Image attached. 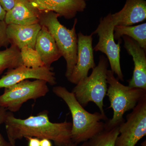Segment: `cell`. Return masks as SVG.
<instances>
[{"label":"cell","instance_id":"6da1fadb","mask_svg":"<svg viewBox=\"0 0 146 146\" xmlns=\"http://www.w3.org/2000/svg\"><path fill=\"white\" fill-rule=\"evenodd\" d=\"M46 110L36 116H31L25 119H18L13 112H7L4 123L9 141L16 143L24 138L35 137L47 138L53 141L56 146H67L72 143L71 137L72 123L65 121L52 123Z\"/></svg>","mask_w":146,"mask_h":146},{"label":"cell","instance_id":"7a4b0ae2","mask_svg":"<svg viewBox=\"0 0 146 146\" xmlns=\"http://www.w3.org/2000/svg\"><path fill=\"white\" fill-rule=\"evenodd\" d=\"M52 91L68 106L72 118L71 137L72 142L79 145L89 141L104 130L107 121L106 115L101 112L91 113L86 111L78 101L74 94L65 87L55 86Z\"/></svg>","mask_w":146,"mask_h":146},{"label":"cell","instance_id":"3957f363","mask_svg":"<svg viewBox=\"0 0 146 146\" xmlns=\"http://www.w3.org/2000/svg\"><path fill=\"white\" fill-rule=\"evenodd\" d=\"M60 16L51 11H41L39 24L48 29L54 39L66 62L65 76L69 78L77 62L78 35L76 33L77 19H75L72 29L67 28L58 21Z\"/></svg>","mask_w":146,"mask_h":146},{"label":"cell","instance_id":"277c9868","mask_svg":"<svg viewBox=\"0 0 146 146\" xmlns=\"http://www.w3.org/2000/svg\"><path fill=\"white\" fill-rule=\"evenodd\" d=\"M107 82L109 86L106 96L110 104L108 108L113 110V116L106 121L105 128H112L125 121L124 114L134 109L137 104L146 97V90L123 85L110 70L107 71Z\"/></svg>","mask_w":146,"mask_h":146},{"label":"cell","instance_id":"5b68a950","mask_svg":"<svg viewBox=\"0 0 146 146\" xmlns=\"http://www.w3.org/2000/svg\"><path fill=\"white\" fill-rule=\"evenodd\" d=\"M108 67L107 58L104 56H100L98 64L93 69L91 74L79 82L72 91L83 107L93 102L104 115H106L104 99L108 90Z\"/></svg>","mask_w":146,"mask_h":146},{"label":"cell","instance_id":"8992f818","mask_svg":"<svg viewBox=\"0 0 146 146\" xmlns=\"http://www.w3.org/2000/svg\"><path fill=\"white\" fill-rule=\"evenodd\" d=\"M47 83L41 80H26L5 88L3 94L0 95V107L11 112L19 111L29 100H35L46 96L49 91Z\"/></svg>","mask_w":146,"mask_h":146},{"label":"cell","instance_id":"52a82bcc","mask_svg":"<svg viewBox=\"0 0 146 146\" xmlns=\"http://www.w3.org/2000/svg\"><path fill=\"white\" fill-rule=\"evenodd\" d=\"M115 25L112 21L111 13L100 20L98 26L92 34H97L99 42L94 48L96 51H100L106 55L109 60L111 71L116 74L118 80L123 81V75L120 65V44L115 43L114 37Z\"/></svg>","mask_w":146,"mask_h":146},{"label":"cell","instance_id":"ba28073f","mask_svg":"<svg viewBox=\"0 0 146 146\" xmlns=\"http://www.w3.org/2000/svg\"><path fill=\"white\" fill-rule=\"evenodd\" d=\"M127 120L119 126V134L115 146H135L146 135V97L126 116Z\"/></svg>","mask_w":146,"mask_h":146},{"label":"cell","instance_id":"9c48e42d","mask_svg":"<svg viewBox=\"0 0 146 146\" xmlns=\"http://www.w3.org/2000/svg\"><path fill=\"white\" fill-rule=\"evenodd\" d=\"M93 35L78 34L77 62L70 76L68 79L71 83L76 84L88 76L89 71L96 67L94 62V49L92 46Z\"/></svg>","mask_w":146,"mask_h":146},{"label":"cell","instance_id":"30bf717a","mask_svg":"<svg viewBox=\"0 0 146 146\" xmlns=\"http://www.w3.org/2000/svg\"><path fill=\"white\" fill-rule=\"evenodd\" d=\"M55 73L51 68L44 66L40 68H28L23 65L9 70L0 79V88H7L29 79L41 80L50 85L56 83Z\"/></svg>","mask_w":146,"mask_h":146},{"label":"cell","instance_id":"8fae6325","mask_svg":"<svg viewBox=\"0 0 146 146\" xmlns=\"http://www.w3.org/2000/svg\"><path fill=\"white\" fill-rule=\"evenodd\" d=\"M122 37L124 42V47L132 56L134 62L133 76L128 82V86L146 90V51L129 36L124 35Z\"/></svg>","mask_w":146,"mask_h":146},{"label":"cell","instance_id":"7c38bea8","mask_svg":"<svg viewBox=\"0 0 146 146\" xmlns=\"http://www.w3.org/2000/svg\"><path fill=\"white\" fill-rule=\"evenodd\" d=\"M40 11H51L67 19L74 18L83 12L88 0H29Z\"/></svg>","mask_w":146,"mask_h":146},{"label":"cell","instance_id":"4fadbf2b","mask_svg":"<svg viewBox=\"0 0 146 146\" xmlns=\"http://www.w3.org/2000/svg\"><path fill=\"white\" fill-rule=\"evenodd\" d=\"M41 11L29 0H16L15 5L6 14L5 22L9 24L29 25L39 23Z\"/></svg>","mask_w":146,"mask_h":146},{"label":"cell","instance_id":"5bb4252c","mask_svg":"<svg viewBox=\"0 0 146 146\" xmlns=\"http://www.w3.org/2000/svg\"><path fill=\"white\" fill-rule=\"evenodd\" d=\"M116 26H131L146 19V2L145 0H126L121 11L111 14Z\"/></svg>","mask_w":146,"mask_h":146},{"label":"cell","instance_id":"9a60e30c","mask_svg":"<svg viewBox=\"0 0 146 146\" xmlns=\"http://www.w3.org/2000/svg\"><path fill=\"white\" fill-rule=\"evenodd\" d=\"M41 28L39 23L29 25L9 24L7 28V35L10 44L19 49L24 46L35 49L36 37Z\"/></svg>","mask_w":146,"mask_h":146},{"label":"cell","instance_id":"2e32d148","mask_svg":"<svg viewBox=\"0 0 146 146\" xmlns=\"http://www.w3.org/2000/svg\"><path fill=\"white\" fill-rule=\"evenodd\" d=\"M35 50L39 53L45 66L48 68H50L53 63L62 56L52 35L44 26H42L37 35Z\"/></svg>","mask_w":146,"mask_h":146},{"label":"cell","instance_id":"e0dca14e","mask_svg":"<svg viewBox=\"0 0 146 146\" xmlns=\"http://www.w3.org/2000/svg\"><path fill=\"white\" fill-rule=\"evenodd\" d=\"M127 36L138 43L140 46L146 50V23L136 26H116L114 29L115 40H118L123 36Z\"/></svg>","mask_w":146,"mask_h":146},{"label":"cell","instance_id":"ac0fdd59","mask_svg":"<svg viewBox=\"0 0 146 146\" xmlns=\"http://www.w3.org/2000/svg\"><path fill=\"white\" fill-rule=\"evenodd\" d=\"M23 65L20 50L11 45L8 48L0 51V74L6 69H14Z\"/></svg>","mask_w":146,"mask_h":146},{"label":"cell","instance_id":"d6986e66","mask_svg":"<svg viewBox=\"0 0 146 146\" xmlns=\"http://www.w3.org/2000/svg\"><path fill=\"white\" fill-rule=\"evenodd\" d=\"M119 126L105 128L102 131L88 141L90 146H115V141L119 134Z\"/></svg>","mask_w":146,"mask_h":146},{"label":"cell","instance_id":"ffe728a7","mask_svg":"<svg viewBox=\"0 0 146 146\" xmlns=\"http://www.w3.org/2000/svg\"><path fill=\"white\" fill-rule=\"evenodd\" d=\"M20 52L24 66L33 68L45 66L39 53L35 49L24 46L20 49Z\"/></svg>","mask_w":146,"mask_h":146},{"label":"cell","instance_id":"44dd1931","mask_svg":"<svg viewBox=\"0 0 146 146\" xmlns=\"http://www.w3.org/2000/svg\"><path fill=\"white\" fill-rule=\"evenodd\" d=\"M7 25L4 21H0V48H7L10 44L7 35Z\"/></svg>","mask_w":146,"mask_h":146},{"label":"cell","instance_id":"7402d4cb","mask_svg":"<svg viewBox=\"0 0 146 146\" xmlns=\"http://www.w3.org/2000/svg\"><path fill=\"white\" fill-rule=\"evenodd\" d=\"M7 110L5 108L0 107V126L1 125L4 123L6 115ZM0 146H11V144L9 142H7L0 133Z\"/></svg>","mask_w":146,"mask_h":146},{"label":"cell","instance_id":"603a6c76","mask_svg":"<svg viewBox=\"0 0 146 146\" xmlns=\"http://www.w3.org/2000/svg\"><path fill=\"white\" fill-rule=\"evenodd\" d=\"M16 1V0H0V4L7 12L13 8Z\"/></svg>","mask_w":146,"mask_h":146},{"label":"cell","instance_id":"cb8c5ba5","mask_svg":"<svg viewBox=\"0 0 146 146\" xmlns=\"http://www.w3.org/2000/svg\"><path fill=\"white\" fill-rule=\"evenodd\" d=\"M25 138L28 141V146H40V139L39 138L31 137Z\"/></svg>","mask_w":146,"mask_h":146},{"label":"cell","instance_id":"d4e9b609","mask_svg":"<svg viewBox=\"0 0 146 146\" xmlns=\"http://www.w3.org/2000/svg\"><path fill=\"white\" fill-rule=\"evenodd\" d=\"M40 146H52L50 140L47 138H43L40 140Z\"/></svg>","mask_w":146,"mask_h":146},{"label":"cell","instance_id":"484cf974","mask_svg":"<svg viewBox=\"0 0 146 146\" xmlns=\"http://www.w3.org/2000/svg\"><path fill=\"white\" fill-rule=\"evenodd\" d=\"M7 11H6L0 4V21H4Z\"/></svg>","mask_w":146,"mask_h":146},{"label":"cell","instance_id":"4316f807","mask_svg":"<svg viewBox=\"0 0 146 146\" xmlns=\"http://www.w3.org/2000/svg\"><path fill=\"white\" fill-rule=\"evenodd\" d=\"M67 146H90V145H89V142L88 141L84 142L80 146H78V145H76V144L74 143H72Z\"/></svg>","mask_w":146,"mask_h":146},{"label":"cell","instance_id":"83f0119b","mask_svg":"<svg viewBox=\"0 0 146 146\" xmlns=\"http://www.w3.org/2000/svg\"><path fill=\"white\" fill-rule=\"evenodd\" d=\"M141 146H146V141L145 140L141 144Z\"/></svg>","mask_w":146,"mask_h":146},{"label":"cell","instance_id":"f1b7e54d","mask_svg":"<svg viewBox=\"0 0 146 146\" xmlns=\"http://www.w3.org/2000/svg\"><path fill=\"white\" fill-rule=\"evenodd\" d=\"M11 144V146H16V143H13Z\"/></svg>","mask_w":146,"mask_h":146}]
</instances>
